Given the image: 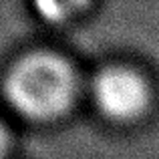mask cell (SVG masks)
Instances as JSON below:
<instances>
[{"label": "cell", "instance_id": "3957f363", "mask_svg": "<svg viewBox=\"0 0 159 159\" xmlns=\"http://www.w3.org/2000/svg\"><path fill=\"white\" fill-rule=\"evenodd\" d=\"M6 151H8V133L4 129V125L0 123V159H4Z\"/></svg>", "mask_w": 159, "mask_h": 159}, {"label": "cell", "instance_id": "7a4b0ae2", "mask_svg": "<svg viewBox=\"0 0 159 159\" xmlns=\"http://www.w3.org/2000/svg\"><path fill=\"white\" fill-rule=\"evenodd\" d=\"M93 99L107 119L129 123L147 111L151 103V89L137 70L123 65H113L95 75Z\"/></svg>", "mask_w": 159, "mask_h": 159}, {"label": "cell", "instance_id": "6da1fadb", "mask_svg": "<svg viewBox=\"0 0 159 159\" xmlns=\"http://www.w3.org/2000/svg\"><path fill=\"white\" fill-rule=\"evenodd\" d=\"M6 99L22 117L57 119L77 95V75L69 61L54 52L34 51L12 65L4 81Z\"/></svg>", "mask_w": 159, "mask_h": 159}]
</instances>
